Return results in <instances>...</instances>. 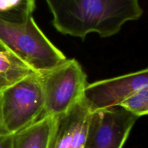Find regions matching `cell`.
<instances>
[{"mask_svg": "<svg viewBox=\"0 0 148 148\" xmlns=\"http://www.w3.org/2000/svg\"><path fill=\"white\" fill-rule=\"evenodd\" d=\"M0 101H1V94H0Z\"/></svg>", "mask_w": 148, "mask_h": 148, "instance_id": "obj_14", "label": "cell"}, {"mask_svg": "<svg viewBox=\"0 0 148 148\" xmlns=\"http://www.w3.org/2000/svg\"><path fill=\"white\" fill-rule=\"evenodd\" d=\"M90 114L82 99L58 117L49 148H84Z\"/></svg>", "mask_w": 148, "mask_h": 148, "instance_id": "obj_7", "label": "cell"}, {"mask_svg": "<svg viewBox=\"0 0 148 148\" xmlns=\"http://www.w3.org/2000/svg\"><path fill=\"white\" fill-rule=\"evenodd\" d=\"M45 102V114L59 117L82 101L88 85L87 75L75 59L40 74Z\"/></svg>", "mask_w": 148, "mask_h": 148, "instance_id": "obj_4", "label": "cell"}, {"mask_svg": "<svg viewBox=\"0 0 148 148\" xmlns=\"http://www.w3.org/2000/svg\"><path fill=\"white\" fill-rule=\"evenodd\" d=\"M52 24L63 35L85 39L95 33L110 37L143 14L140 0H45Z\"/></svg>", "mask_w": 148, "mask_h": 148, "instance_id": "obj_1", "label": "cell"}, {"mask_svg": "<svg viewBox=\"0 0 148 148\" xmlns=\"http://www.w3.org/2000/svg\"><path fill=\"white\" fill-rule=\"evenodd\" d=\"M148 87V69L88 84L83 100L90 113L119 107L136 91Z\"/></svg>", "mask_w": 148, "mask_h": 148, "instance_id": "obj_6", "label": "cell"}, {"mask_svg": "<svg viewBox=\"0 0 148 148\" xmlns=\"http://www.w3.org/2000/svg\"><path fill=\"white\" fill-rule=\"evenodd\" d=\"M35 10L36 0H0V18L9 22H25Z\"/></svg>", "mask_w": 148, "mask_h": 148, "instance_id": "obj_10", "label": "cell"}, {"mask_svg": "<svg viewBox=\"0 0 148 148\" xmlns=\"http://www.w3.org/2000/svg\"><path fill=\"white\" fill-rule=\"evenodd\" d=\"M138 119L121 107L91 113L84 148H123Z\"/></svg>", "mask_w": 148, "mask_h": 148, "instance_id": "obj_5", "label": "cell"}, {"mask_svg": "<svg viewBox=\"0 0 148 148\" xmlns=\"http://www.w3.org/2000/svg\"><path fill=\"white\" fill-rule=\"evenodd\" d=\"M45 114L40 74L34 73L1 94L0 131L14 135Z\"/></svg>", "mask_w": 148, "mask_h": 148, "instance_id": "obj_3", "label": "cell"}, {"mask_svg": "<svg viewBox=\"0 0 148 148\" xmlns=\"http://www.w3.org/2000/svg\"><path fill=\"white\" fill-rule=\"evenodd\" d=\"M0 148H14V135L4 134L0 131Z\"/></svg>", "mask_w": 148, "mask_h": 148, "instance_id": "obj_12", "label": "cell"}, {"mask_svg": "<svg viewBox=\"0 0 148 148\" xmlns=\"http://www.w3.org/2000/svg\"><path fill=\"white\" fill-rule=\"evenodd\" d=\"M7 50L5 47L4 46V45L1 43H0V51H6Z\"/></svg>", "mask_w": 148, "mask_h": 148, "instance_id": "obj_13", "label": "cell"}, {"mask_svg": "<svg viewBox=\"0 0 148 148\" xmlns=\"http://www.w3.org/2000/svg\"><path fill=\"white\" fill-rule=\"evenodd\" d=\"M119 107L138 118L148 114V87H145L126 98Z\"/></svg>", "mask_w": 148, "mask_h": 148, "instance_id": "obj_11", "label": "cell"}, {"mask_svg": "<svg viewBox=\"0 0 148 148\" xmlns=\"http://www.w3.org/2000/svg\"><path fill=\"white\" fill-rule=\"evenodd\" d=\"M34 73L37 72L12 52L0 51V94Z\"/></svg>", "mask_w": 148, "mask_h": 148, "instance_id": "obj_9", "label": "cell"}, {"mask_svg": "<svg viewBox=\"0 0 148 148\" xmlns=\"http://www.w3.org/2000/svg\"><path fill=\"white\" fill-rule=\"evenodd\" d=\"M0 43L38 74L50 71L67 59L46 37L33 16L23 23L0 18Z\"/></svg>", "mask_w": 148, "mask_h": 148, "instance_id": "obj_2", "label": "cell"}, {"mask_svg": "<svg viewBox=\"0 0 148 148\" xmlns=\"http://www.w3.org/2000/svg\"><path fill=\"white\" fill-rule=\"evenodd\" d=\"M58 117L44 115L14 135V148H49Z\"/></svg>", "mask_w": 148, "mask_h": 148, "instance_id": "obj_8", "label": "cell"}]
</instances>
